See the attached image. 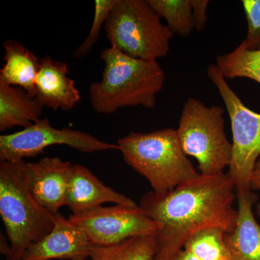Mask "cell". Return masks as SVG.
Instances as JSON below:
<instances>
[{
    "label": "cell",
    "instance_id": "1",
    "mask_svg": "<svg viewBox=\"0 0 260 260\" xmlns=\"http://www.w3.org/2000/svg\"><path fill=\"white\" fill-rule=\"evenodd\" d=\"M236 198L235 186L224 172L200 174L164 194H145L140 209L159 225L153 260L172 259L189 238L208 228L232 232L238 217Z\"/></svg>",
    "mask_w": 260,
    "mask_h": 260
},
{
    "label": "cell",
    "instance_id": "4",
    "mask_svg": "<svg viewBox=\"0 0 260 260\" xmlns=\"http://www.w3.org/2000/svg\"><path fill=\"white\" fill-rule=\"evenodd\" d=\"M124 161L164 194L200 175L181 148L177 129L130 133L117 141Z\"/></svg>",
    "mask_w": 260,
    "mask_h": 260
},
{
    "label": "cell",
    "instance_id": "12",
    "mask_svg": "<svg viewBox=\"0 0 260 260\" xmlns=\"http://www.w3.org/2000/svg\"><path fill=\"white\" fill-rule=\"evenodd\" d=\"M68 64L55 60L50 56L41 59V67L36 82V99L43 107L54 112L69 111L80 102L81 96L69 77Z\"/></svg>",
    "mask_w": 260,
    "mask_h": 260
},
{
    "label": "cell",
    "instance_id": "26",
    "mask_svg": "<svg viewBox=\"0 0 260 260\" xmlns=\"http://www.w3.org/2000/svg\"><path fill=\"white\" fill-rule=\"evenodd\" d=\"M256 214L260 217V202L258 203L257 205H256Z\"/></svg>",
    "mask_w": 260,
    "mask_h": 260
},
{
    "label": "cell",
    "instance_id": "11",
    "mask_svg": "<svg viewBox=\"0 0 260 260\" xmlns=\"http://www.w3.org/2000/svg\"><path fill=\"white\" fill-rule=\"evenodd\" d=\"M73 166L58 157H46L38 162H26L29 184L34 196L54 215L67 205Z\"/></svg>",
    "mask_w": 260,
    "mask_h": 260
},
{
    "label": "cell",
    "instance_id": "9",
    "mask_svg": "<svg viewBox=\"0 0 260 260\" xmlns=\"http://www.w3.org/2000/svg\"><path fill=\"white\" fill-rule=\"evenodd\" d=\"M69 220L85 233L92 244L112 245L129 238L156 236L159 225L138 205L99 207L78 214Z\"/></svg>",
    "mask_w": 260,
    "mask_h": 260
},
{
    "label": "cell",
    "instance_id": "19",
    "mask_svg": "<svg viewBox=\"0 0 260 260\" xmlns=\"http://www.w3.org/2000/svg\"><path fill=\"white\" fill-rule=\"evenodd\" d=\"M174 35L186 38L194 30L191 0H148Z\"/></svg>",
    "mask_w": 260,
    "mask_h": 260
},
{
    "label": "cell",
    "instance_id": "6",
    "mask_svg": "<svg viewBox=\"0 0 260 260\" xmlns=\"http://www.w3.org/2000/svg\"><path fill=\"white\" fill-rule=\"evenodd\" d=\"M223 114L220 106L207 107L194 98L183 107L178 138L186 155L196 159L203 175L221 174L232 162V143L225 135Z\"/></svg>",
    "mask_w": 260,
    "mask_h": 260
},
{
    "label": "cell",
    "instance_id": "21",
    "mask_svg": "<svg viewBox=\"0 0 260 260\" xmlns=\"http://www.w3.org/2000/svg\"><path fill=\"white\" fill-rule=\"evenodd\" d=\"M117 3V0H96L95 1V10L91 28L86 39L78 49L74 51V56L80 59L86 56L92 50L99 40V34L102 27H104L108 17Z\"/></svg>",
    "mask_w": 260,
    "mask_h": 260
},
{
    "label": "cell",
    "instance_id": "22",
    "mask_svg": "<svg viewBox=\"0 0 260 260\" xmlns=\"http://www.w3.org/2000/svg\"><path fill=\"white\" fill-rule=\"evenodd\" d=\"M247 21L246 39L241 44L249 50H260V0L242 2Z\"/></svg>",
    "mask_w": 260,
    "mask_h": 260
},
{
    "label": "cell",
    "instance_id": "16",
    "mask_svg": "<svg viewBox=\"0 0 260 260\" xmlns=\"http://www.w3.org/2000/svg\"><path fill=\"white\" fill-rule=\"evenodd\" d=\"M44 108L23 89L0 82V131L31 125L41 119Z\"/></svg>",
    "mask_w": 260,
    "mask_h": 260
},
{
    "label": "cell",
    "instance_id": "18",
    "mask_svg": "<svg viewBox=\"0 0 260 260\" xmlns=\"http://www.w3.org/2000/svg\"><path fill=\"white\" fill-rule=\"evenodd\" d=\"M216 65L225 79L246 78L260 84V50H249L242 44L216 57Z\"/></svg>",
    "mask_w": 260,
    "mask_h": 260
},
{
    "label": "cell",
    "instance_id": "2",
    "mask_svg": "<svg viewBox=\"0 0 260 260\" xmlns=\"http://www.w3.org/2000/svg\"><path fill=\"white\" fill-rule=\"evenodd\" d=\"M100 57L105 64L102 80L89 87L95 112L112 114L121 108L155 107L166 80L158 61L135 59L114 47L104 49Z\"/></svg>",
    "mask_w": 260,
    "mask_h": 260
},
{
    "label": "cell",
    "instance_id": "24",
    "mask_svg": "<svg viewBox=\"0 0 260 260\" xmlns=\"http://www.w3.org/2000/svg\"><path fill=\"white\" fill-rule=\"evenodd\" d=\"M251 190H260V159L256 162L250 180Z\"/></svg>",
    "mask_w": 260,
    "mask_h": 260
},
{
    "label": "cell",
    "instance_id": "10",
    "mask_svg": "<svg viewBox=\"0 0 260 260\" xmlns=\"http://www.w3.org/2000/svg\"><path fill=\"white\" fill-rule=\"evenodd\" d=\"M90 246L83 230L59 213L52 230L30 244L21 260H85L90 257Z\"/></svg>",
    "mask_w": 260,
    "mask_h": 260
},
{
    "label": "cell",
    "instance_id": "3",
    "mask_svg": "<svg viewBox=\"0 0 260 260\" xmlns=\"http://www.w3.org/2000/svg\"><path fill=\"white\" fill-rule=\"evenodd\" d=\"M0 215L10 242L8 260H21L28 246L54 228L56 215L34 196L24 160H0Z\"/></svg>",
    "mask_w": 260,
    "mask_h": 260
},
{
    "label": "cell",
    "instance_id": "8",
    "mask_svg": "<svg viewBox=\"0 0 260 260\" xmlns=\"http://www.w3.org/2000/svg\"><path fill=\"white\" fill-rule=\"evenodd\" d=\"M67 145L82 153L119 150L117 144L102 141L79 130L56 129L47 118L39 119L31 125L12 134L0 136V160L23 161L37 157L52 145Z\"/></svg>",
    "mask_w": 260,
    "mask_h": 260
},
{
    "label": "cell",
    "instance_id": "23",
    "mask_svg": "<svg viewBox=\"0 0 260 260\" xmlns=\"http://www.w3.org/2000/svg\"><path fill=\"white\" fill-rule=\"evenodd\" d=\"M209 3L208 0H191L194 30L198 31H203L206 27L208 22L207 10Z\"/></svg>",
    "mask_w": 260,
    "mask_h": 260
},
{
    "label": "cell",
    "instance_id": "7",
    "mask_svg": "<svg viewBox=\"0 0 260 260\" xmlns=\"http://www.w3.org/2000/svg\"><path fill=\"white\" fill-rule=\"evenodd\" d=\"M207 74L216 87L232 124L233 153L228 176L237 191L251 190V174L260 155V113L244 105L216 64L209 65Z\"/></svg>",
    "mask_w": 260,
    "mask_h": 260
},
{
    "label": "cell",
    "instance_id": "25",
    "mask_svg": "<svg viewBox=\"0 0 260 260\" xmlns=\"http://www.w3.org/2000/svg\"><path fill=\"white\" fill-rule=\"evenodd\" d=\"M171 260H201L185 249H181Z\"/></svg>",
    "mask_w": 260,
    "mask_h": 260
},
{
    "label": "cell",
    "instance_id": "17",
    "mask_svg": "<svg viewBox=\"0 0 260 260\" xmlns=\"http://www.w3.org/2000/svg\"><path fill=\"white\" fill-rule=\"evenodd\" d=\"M155 236L129 238L112 245L90 246L91 260H153Z\"/></svg>",
    "mask_w": 260,
    "mask_h": 260
},
{
    "label": "cell",
    "instance_id": "20",
    "mask_svg": "<svg viewBox=\"0 0 260 260\" xmlns=\"http://www.w3.org/2000/svg\"><path fill=\"white\" fill-rule=\"evenodd\" d=\"M223 229L208 228L189 238L182 249L201 260H231Z\"/></svg>",
    "mask_w": 260,
    "mask_h": 260
},
{
    "label": "cell",
    "instance_id": "14",
    "mask_svg": "<svg viewBox=\"0 0 260 260\" xmlns=\"http://www.w3.org/2000/svg\"><path fill=\"white\" fill-rule=\"evenodd\" d=\"M237 223L225 234L231 260H260V225L253 213L258 196L251 190L237 191Z\"/></svg>",
    "mask_w": 260,
    "mask_h": 260
},
{
    "label": "cell",
    "instance_id": "13",
    "mask_svg": "<svg viewBox=\"0 0 260 260\" xmlns=\"http://www.w3.org/2000/svg\"><path fill=\"white\" fill-rule=\"evenodd\" d=\"M107 203L131 208L138 206L131 198L105 185L85 166H73L67 198V205L73 214L95 209Z\"/></svg>",
    "mask_w": 260,
    "mask_h": 260
},
{
    "label": "cell",
    "instance_id": "5",
    "mask_svg": "<svg viewBox=\"0 0 260 260\" xmlns=\"http://www.w3.org/2000/svg\"><path fill=\"white\" fill-rule=\"evenodd\" d=\"M104 30L111 47L146 61L167 56L174 36L148 0H117Z\"/></svg>",
    "mask_w": 260,
    "mask_h": 260
},
{
    "label": "cell",
    "instance_id": "15",
    "mask_svg": "<svg viewBox=\"0 0 260 260\" xmlns=\"http://www.w3.org/2000/svg\"><path fill=\"white\" fill-rule=\"evenodd\" d=\"M3 47L4 64L0 70V82L23 89L30 96L35 98L41 59L18 41L8 39L3 43Z\"/></svg>",
    "mask_w": 260,
    "mask_h": 260
}]
</instances>
